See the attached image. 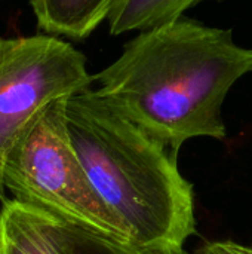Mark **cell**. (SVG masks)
Instances as JSON below:
<instances>
[{"instance_id":"1","label":"cell","mask_w":252,"mask_h":254,"mask_svg":"<svg viewBox=\"0 0 252 254\" xmlns=\"http://www.w3.org/2000/svg\"><path fill=\"white\" fill-rule=\"evenodd\" d=\"M248 73L252 49L230 28L183 15L140 31L94 82L111 107L178 155L190 138L226 137L223 103Z\"/></svg>"},{"instance_id":"2","label":"cell","mask_w":252,"mask_h":254,"mask_svg":"<svg viewBox=\"0 0 252 254\" xmlns=\"http://www.w3.org/2000/svg\"><path fill=\"white\" fill-rule=\"evenodd\" d=\"M65 121L91 185L125 225L131 243L184 249L196 231L195 195L178 170V155L92 88L67 98Z\"/></svg>"},{"instance_id":"3","label":"cell","mask_w":252,"mask_h":254,"mask_svg":"<svg viewBox=\"0 0 252 254\" xmlns=\"http://www.w3.org/2000/svg\"><path fill=\"white\" fill-rule=\"evenodd\" d=\"M67 98L43 109L25 128L4 165V188L12 199L86 232L131 243L128 229L91 185L71 144Z\"/></svg>"},{"instance_id":"4","label":"cell","mask_w":252,"mask_h":254,"mask_svg":"<svg viewBox=\"0 0 252 254\" xmlns=\"http://www.w3.org/2000/svg\"><path fill=\"white\" fill-rule=\"evenodd\" d=\"M94 83L86 57L62 37H0V202L6 201L4 165L31 121L50 103Z\"/></svg>"},{"instance_id":"5","label":"cell","mask_w":252,"mask_h":254,"mask_svg":"<svg viewBox=\"0 0 252 254\" xmlns=\"http://www.w3.org/2000/svg\"><path fill=\"white\" fill-rule=\"evenodd\" d=\"M117 0H30L45 34L83 40L108 18Z\"/></svg>"},{"instance_id":"6","label":"cell","mask_w":252,"mask_h":254,"mask_svg":"<svg viewBox=\"0 0 252 254\" xmlns=\"http://www.w3.org/2000/svg\"><path fill=\"white\" fill-rule=\"evenodd\" d=\"M52 222L37 208L6 199L0 208L1 254H58Z\"/></svg>"},{"instance_id":"7","label":"cell","mask_w":252,"mask_h":254,"mask_svg":"<svg viewBox=\"0 0 252 254\" xmlns=\"http://www.w3.org/2000/svg\"><path fill=\"white\" fill-rule=\"evenodd\" d=\"M202 1L208 0H117L107 18L108 30L111 36L150 30L183 16Z\"/></svg>"},{"instance_id":"8","label":"cell","mask_w":252,"mask_h":254,"mask_svg":"<svg viewBox=\"0 0 252 254\" xmlns=\"http://www.w3.org/2000/svg\"><path fill=\"white\" fill-rule=\"evenodd\" d=\"M52 232L58 254H187L184 249L138 247L132 243L108 240L53 217Z\"/></svg>"},{"instance_id":"9","label":"cell","mask_w":252,"mask_h":254,"mask_svg":"<svg viewBox=\"0 0 252 254\" xmlns=\"http://www.w3.org/2000/svg\"><path fill=\"white\" fill-rule=\"evenodd\" d=\"M198 254H252V247L235 241H211L202 246Z\"/></svg>"},{"instance_id":"10","label":"cell","mask_w":252,"mask_h":254,"mask_svg":"<svg viewBox=\"0 0 252 254\" xmlns=\"http://www.w3.org/2000/svg\"><path fill=\"white\" fill-rule=\"evenodd\" d=\"M0 254H1V246H0Z\"/></svg>"}]
</instances>
